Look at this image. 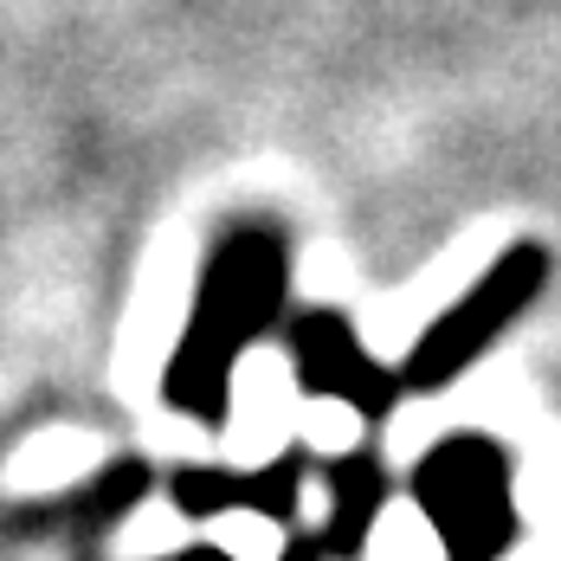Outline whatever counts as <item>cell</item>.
I'll use <instances>...</instances> for the list:
<instances>
[{"instance_id":"3957f363","label":"cell","mask_w":561,"mask_h":561,"mask_svg":"<svg viewBox=\"0 0 561 561\" xmlns=\"http://www.w3.org/2000/svg\"><path fill=\"white\" fill-rule=\"evenodd\" d=\"M413 497L439 523L451 561H491L516 536L510 510V465L491 439H446L420 458Z\"/></svg>"},{"instance_id":"8992f818","label":"cell","mask_w":561,"mask_h":561,"mask_svg":"<svg viewBox=\"0 0 561 561\" xmlns=\"http://www.w3.org/2000/svg\"><path fill=\"white\" fill-rule=\"evenodd\" d=\"M375 510H381V465H375L368 451L336 458V465H330V529H336L342 549L362 542V529L375 523Z\"/></svg>"},{"instance_id":"7a4b0ae2","label":"cell","mask_w":561,"mask_h":561,"mask_svg":"<svg viewBox=\"0 0 561 561\" xmlns=\"http://www.w3.org/2000/svg\"><path fill=\"white\" fill-rule=\"evenodd\" d=\"M542 284H549V245H536V239L504 245V252L465 284L433 323H426V336L407 348L400 381H407L413 393L451 388L484 348H497V336H504L510 323L542 297Z\"/></svg>"},{"instance_id":"6da1fadb","label":"cell","mask_w":561,"mask_h":561,"mask_svg":"<svg viewBox=\"0 0 561 561\" xmlns=\"http://www.w3.org/2000/svg\"><path fill=\"white\" fill-rule=\"evenodd\" d=\"M284 290H290V252L272 226H232L207 252L187 330H181L169 375H162V393L181 413L226 426L239 355L284 317Z\"/></svg>"},{"instance_id":"5b68a950","label":"cell","mask_w":561,"mask_h":561,"mask_svg":"<svg viewBox=\"0 0 561 561\" xmlns=\"http://www.w3.org/2000/svg\"><path fill=\"white\" fill-rule=\"evenodd\" d=\"M297 478H304V458L284 451L278 465L265 471H174V504L187 516H220V510H265V516H290L297 510Z\"/></svg>"},{"instance_id":"277c9868","label":"cell","mask_w":561,"mask_h":561,"mask_svg":"<svg viewBox=\"0 0 561 561\" xmlns=\"http://www.w3.org/2000/svg\"><path fill=\"white\" fill-rule=\"evenodd\" d=\"M290 375H297L304 393L342 400V407H355L362 420H388L393 400L407 393L400 368L375 362L342 310H297V317H290Z\"/></svg>"}]
</instances>
